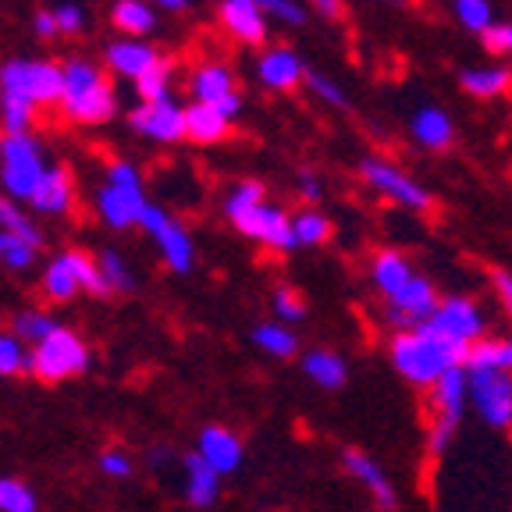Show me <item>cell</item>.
Returning <instances> with one entry per match:
<instances>
[{"label": "cell", "instance_id": "6da1fadb", "mask_svg": "<svg viewBox=\"0 0 512 512\" xmlns=\"http://www.w3.org/2000/svg\"><path fill=\"white\" fill-rule=\"evenodd\" d=\"M367 278L377 303H381V317L388 331L420 328L441 306L438 285L416 271L413 260L399 249H377L367 264Z\"/></svg>", "mask_w": 512, "mask_h": 512}, {"label": "cell", "instance_id": "7a4b0ae2", "mask_svg": "<svg viewBox=\"0 0 512 512\" xmlns=\"http://www.w3.org/2000/svg\"><path fill=\"white\" fill-rule=\"evenodd\" d=\"M470 413L488 431L512 434V363L509 335H488L470 345L463 363Z\"/></svg>", "mask_w": 512, "mask_h": 512}, {"label": "cell", "instance_id": "3957f363", "mask_svg": "<svg viewBox=\"0 0 512 512\" xmlns=\"http://www.w3.org/2000/svg\"><path fill=\"white\" fill-rule=\"evenodd\" d=\"M388 363L392 370L416 392H431L434 384H441L445 377H452L456 370H463L466 363V345L452 342L448 335H441L431 324L406 331H388Z\"/></svg>", "mask_w": 512, "mask_h": 512}, {"label": "cell", "instance_id": "277c9868", "mask_svg": "<svg viewBox=\"0 0 512 512\" xmlns=\"http://www.w3.org/2000/svg\"><path fill=\"white\" fill-rule=\"evenodd\" d=\"M267 189L260 182H239L224 196V217L232 228L274 253H292L296 235H292V214L264 200Z\"/></svg>", "mask_w": 512, "mask_h": 512}, {"label": "cell", "instance_id": "5b68a950", "mask_svg": "<svg viewBox=\"0 0 512 512\" xmlns=\"http://www.w3.org/2000/svg\"><path fill=\"white\" fill-rule=\"evenodd\" d=\"M470 416V395H466V374L456 370L424 395V448L431 459H441L456 441L459 427Z\"/></svg>", "mask_w": 512, "mask_h": 512}, {"label": "cell", "instance_id": "8992f818", "mask_svg": "<svg viewBox=\"0 0 512 512\" xmlns=\"http://www.w3.org/2000/svg\"><path fill=\"white\" fill-rule=\"evenodd\" d=\"M64 114L79 125H100L114 118V89L89 61L64 64Z\"/></svg>", "mask_w": 512, "mask_h": 512}, {"label": "cell", "instance_id": "52a82bcc", "mask_svg": "<svg viewBox=\"0 0 512 512\" xmlns=\"http://www.w3.org/2000/svg\"><path fill=\"white\" fill-rule=\"evenodd\" d=\"M360 178L370 185L374 192H381L384 200L395 203V207L409 210V214H431L434 210V196L424 185L409 178L399 164L384 157H363L360 160Z\"/></svg>", "mask_w": 512, "mask_h": 512}, {"label": "cell", "instance_id": "ba28073f", "mask_svg": "<svg viewBox=\"0 0 512 512\" xmlns=\"http://www.w3.org/2000/svg\"><path fill=\"white\" fill-rule=\"evenodd\" d=\"M89 370V349L75 331L57 328L47 342L32 349V377L43 384H61Z\"/></svg>", "mask_w": 512, "mask_h": 512}, {"label": "cell", "instance_id": "9c48e42d", "mask_svg": "<svg viewBox=\"0 0 512 512\" xmlns=\"http://www.w3.org/2000/svg\"><path fill=\"white\" fill-rule=\"evenodd\" d=\"M0 86L32 104H54L64 100V68L47 61H8L0 64Z\"/></svg>", "mask_w": 512, "mask_h": 512}, {"label": "cell", "instance_id": "30bf717a", "mask_svg": "<svg viewBox=\"0 0 512 512\" xmlns=\"http://www.w3.org/2000/svg\"><path fill=\"white\" fill-rule=\"evenodd\" d=\"M0 160H4V171H0L4 189H8L11 196L32 200V192L40 189L43 175H47L40 146L32 143L29 136H4V143H0Z\"/></svg>", "mask_w": 512, "mask_h": 512}, {"label": "cell", "instance_id": "8fae6325", "mask_svg": "<svg viewBox=\"0 0 512 512\" xmlns=\"http://www.w3.org/2000/svg\"><path fill=\"white\" fill-rule=\"evenodd\" d=\"M342 470L349 473V480H356V484L367 491L370 505H374L377 512H399L402 509L399 484H395L392 473L384 470L370 452H363V448H342Z\"/></svg>", "mask_w": 512, "mask_h": 512}, {"label": "cell", "instance_id": "7c38bea8", "mask_svg": "<svg viewBox=\"0 0 512 512\" xmlns=\"http://www.w3.org/2000/svg\"><path fill=\"white\" fill-rule=\"evenodd\" d=\"M427 324L448 335L452 342L466 345V349L477 345L480 338H488V317H484L477 299L470 296H441V306Z\"/></svg>", "mask_w": 512, "mask_h": 512}, {"label": "cell", "instance_id": "4fadbf2b", "mask_svg": "<svg viewBox=\"0 0 512 512\" xmlns=\"http://www.w3.org/2000/svg\"><path fill=\"white\" fill-rule=\"evenodd\" d=\"M196 456H200L214 473L232 477V473H239L242 459H246V445H242V438L232 431V427L207 424L200 431V438H196Z\"/></svg>", "mask_w": 512, "mask_h": 512}, {"label": "cell", "instance_id": "5bb4252c", "mask_svg": "<svg viewBox=\"0 0 512 512\" xmlns=\"http://www.w3.org/2000/svg\"><path fill=\"white\" fill-rule=\"evenodd\" d=\"M132 128H139L143 136L157 139V143H178L185 139V111L175 100H157V104H143L132 114Z\"/></svg>", "mask_w": 512, "mask_h": 512}, {"label": "cell", "instance_id": "9a60e30c", "mask_svg": "<svg viewBox=\"0 0 512 512\" xmlns=\"http://www.w3.org/2000/svg\"><path fill=\"white\" fill-rule=\"evenodd\" d=\"M96 210L104 217L111 228H132L139 224V214L146 210V200H143V185H114L107 182L96 196Z\"/></svg>", "mask_w": 512, "mask_h": 512}, {"label": "cell", "instance_id": "2e32d148", "mask_svg": "<svg viewBox=\"0 0 512 512\" xmlns=\"http://www.w3.org/2000/svg\"><path fill=\"white\" fill-rule=\"evenodd\" d=\"M221 473H214L196 452L182 456V495L192 509H210L221 498Z\"/></svg>", "mask_w": 512, "mask_h": 512}, {"label": "cell", "instance_id": "e0dca14e", "mask_svg": "<svg viewBox=\"0 0 512 512\" xmlns=\"http://www.w3.org/2000/svg\"><path fill=\"white\" fill-rule=\"evenodd\" d=\"M221 25L232 32L235 40L249 43V47H260L267 40V15L256 8L253 0H221Z\"/></svg>", "mask_w": 512, "mask_h": 512}, {"label": "cell", "instance_id": "ac0fdd59", "mask_svg": "<svg viewBox=\"0 0 512 512\" xmlns=\"http://www.w3.org/2000/svg\"><path fill=\"white\" fill-rule=\"evenodd\" d=\"M299 370H303L306 381L317 384L320 392H338L349 381V363L335 349H306L299 356Z\"/></svg>", "mask_w": 512, "mask_h": 512}, {"label": "cell", "instance_id": "d6986e66", "mask_svg": "<svg viewBox=\"0 0 512 512\" xmlns=\"http://www.w3.org/2000/svg\"><path fill=\"white\" fill-rule=\"evenodd\" d=\"M256 75L267 89H296L299 82H306V68L299 61L296 50L288 47H271L260 64H256Z\"/></svg>", "mask_w": 512, "mask_h": 512}, {"label": "cell", "instance_id": "ffe728a7", "mask_svg": "<svg viewBox=\"0 0 512 512\" xmlns=\"http://www.w3.org/2000/svg\"><path fill=\"white\" fill-rule=\"evenodd\" d=\"M153 239H157L160 256H164V264H168L171 271H175V274H189L192 271V264H196V249H192L189 232H185L175 217H171V214L164 217V221L153 228Z\"/></svg>", "mask_w": 512, "mask_h": 512}, {"label": "cell", "instance_id": "44dd1931", "mask_svg": "<svg viewBox=\"0 0 512 512\" xmlns=\"http://www.w3.org/2000/svg\"><path fill=\"white\" fill-rule=\"evenodd\" d=\"M189 89H192V104H207V107H221L224 100H232L239 93L232 72L224 64H200L192 72Z\"/></svg>", "mask_w": 512, "mask_h": 512}, {"label": "cell", "instance_id": "7402d4cb", "mask_svg": "<svg viewBox=\"0 0 512 512\" xmlns=\"http://www.w3.org/2000/svg\"><path fill=\"white\" fill-rule=\"evenodd\" d=\"M413 139L424 150H448L456 143V128L441 107H424V111L413 114Z\"/></svg>", "mask_w": 512, "mask_h": 512}, {"label": "cell", "instance_id": "603a6c76", "mask_svg": "<svg viewBox=\"0 0 512 512\" xmlns=\"http://www.w3.org/2000/svg\"><path fill=\"white\" fill-rule=\"evenodd\" d=\"M32 210H40V214H64V210L72 207V178L64 168H47L43 175L40 189L32 192Z\"/></svg>", "mask_w": 512, "mask_h": 512}, {"label": "cell", "instance_id": "cb8c5ba5", "mask_svg": "<svg viewBox=\"0 0 512 512\" xmlns=\"http://www.w3.org/2000/svg\"><path fill=\"white\" fill-rule=\"evenodd\" d=\"M253 345L260 352H267V356H274V360H292V356H299V349H303L296 328H288V324H281V320H264V324H256Z\"/></svg>", "mask_w": 512, "mask_h": 512}, {"label": "cell", "instance_id": "d4e9b609", "mask_svg": "<svg viewBox=\"0 0 512 512\" xmlns=\"http://www.w3.org/2000/svg\"><path fill=\"white\" fill-rule=\"evenodd\" d=\"M107 64L128 79H143L150 68L160 64V54L146 43H114V47H107Z\"/></svg>", "mask_w": 512, "mask_h": 512}, {"label": "cell", "instance_id": "484cf974", "mask_svg": "<svg viewBox=\"0 0 512 512\" xmlns=\"http://www.w3.org/2000/svg\"><path fill=\"white\" fill-rule=\"evenodd\" d=\"M185 136L192 143H221L228 136V118L207 104L185 107Z\"/></svg>", "mask_w": 512, "mask_h": 512}, {"label": "cell", "instance_id": "4316f807", "mask_svg": "<svg viewBox=\"0 0 512 512\" xmlns=\"http://www.w3.org/2000/svg\"><path fill=\"white\" fill-rule=\"evenodd\" d=\"M79 292H82L79 274H75L68 253H61L57 260H50L47 271H43V296H47L50 303H68V299H75Z\"/></svg>", "mask_w": 512, "mask_h": 512}, {"label": "cell", "instance_id": "83f0119b", "mask_svg": "<svg viewBox=\"0 0 512 512\" xmlns=\"http://www.w3.org/2000/svg\"><path fill=\"white\" fill-rule=\"evenodd\" d=\"M459 86L470 96H480V100H491V96H502L512 89V72L509 68H466Z\"/></svg>", "mask_w": 512, "mask_h": 512}, {"label": "cell", "instance_id": "f1b7e54d", "mask_svg": "<svg viewBox=\"0 0 512 512\" xmlns=\"http://www.w3.org/2000/svg\"><path fill=\"white\" fill-rule=\"evenodd\" d=\"M292 235H296V246H328L331 235H335V224L320 210L306 207L299 214H292Z\"/></svg>", "mask_w": 512, "mask_h": 512}, {"label": "cell", "instance_id": "f546056e", "mask_svg": "<svg viewBox=\"0 0 512 512\" xmlns=\"http://www.w3.org/2000/svg\"><path fill=\"white\" fill-rule=\"evenodd\" d=\"M32 374V352L22 345L15 331H0V377Z\"/></svg>", "mask_w": 512, "mask_h": 512}, {"label": "cell", "instance_id": "4dcf8cb0", "mask_svg": "<svg viewBox=\"0 0 512 512\" xmlns=\"http://www.w3.org/2000/svg\"><path fill=\"white\" fill-rule=\"evenodd\" d=\"M57 328H61V324H57L47 310H22V313H15V320H11V331H15L18 338H25V342H32V345L47 342Z\"/></svg>", "mask_w": 512, "mask_h": 512}, {"label": "cell", "instance_id": "1f68e13d", "mask_svg": "<svg viewBox=\"0 0 512 512\" xmlns=\"http://www.w3.org/2000/svg\"><path fill=\"white\" fill-rule=\"evenodd\" d=\"M68 260H72L75 274H79V285L82 292H89V296H111V285H107L104 271H100V260H93L89 253H82V249H68Z\"/></svg>", "mask_w": 512, "mask_h": 512}, {"label": "cell", "instance_id": "d6a6232c", "mask_svg": "<svg viewBox=\"0 0 512 512\" xmlns=\"http://www.w3.org/2000/svg\"><path fill=\"white\" fill-rule=\"evenodd\" d=\"M114 25L125 32H132V36H143V32H150L153 25H157V18H153V11L146 8L143 0H118L111 11Z\"/></svg>", "mask_w": 512, "mask_h": 512}, {"label": "cell", "instance_id": "836d02e7", "mask_svg": "<svg viewBox=\"0 0 512 512\" xmlns=\"http://www.w3.org/2000/svg\"><path fill=\"white\" fill-rule=\"evenodd\" d=\"M0 107H4V136H29V125L36 121V111H32V100L15 93L0 96Z\"/></svg>", "mask_w": 512, "mask_h": 512}, {"label": "cell", "instance_id": "e575fe53", "mask_svg": "<svg viewBox=\"0 0 512 512\" xmlns=\"http://www.w3.org/2000/svg\"><path fill=\"white\" fill-rule=\"evenodd\" d=\"M0 232H11V235H18V239L29 242V246L43 249V232L15 207V203L4 200V196H0Z\"/></svg>", "mask_w": 512, "mask_h": 512}, {"label": "cell", "instance_id": "d590c367", "mask_svg": "<svg viewBox=\"0 0 512 512\" xmlns=\"http://www.w3.org/2000/svg\"><path fill=\"white\" fill-rule=\"evenodd\" d=\"M36 491L18 477H0V512H36Z\"/></svg>", "mask_w": 512, "mask_h": 512}, {"label": "cell", "instance_id": "8d00e7d4", "mask_svg": "<svg viewBox=\"0 0 512 512\" xmlns=\"http://www.w3.org/2000/svg\"><path fill=\"white\" fill-rule=\"evenodd\" d=\"M271 306H274V313H278L281 324H288V328H296L299 320L306 317V296L299 292L296 285H278V288H274Z\"/></svg>", "mask_w": 512, "mask_h": 512}, {"label": "cell", "instance_id": "74e56055", "mask_svg": "<svg viewBox=\"0 0 512 512\" xmlns=\"http://www.w3.org/2000/svg\"><path fill=\"white\" fill-rule=\"evenodd\" d=\"M36 253H40V249L29 246L25 239H18V235H11V232H0V264H8L11 271H29Z\"/></svg>", "mask_w": 512, "mask_h": 512}, {"label": "cell", "instance_id": "f35d334b", "mask_svg": "<svg viewBox=\"0 0 512 512\" xmlns=\"http://www.w3.org/2000/svg\"><path fill=\"white\" fill-rule=\"evenodd\" d=\"M456 18H459V25H466V29L477 32V36H484V32L495 25L488 0H456Z\"/></svg>", "mask_w": 512, "mask_h": 512}, {"label": "cell", "instance_id": "ab89813d", "mask_svg": "<svg viewBox=\"0 0 512 512\" xmlns=\"http://www.w3.org/2000/svg\"><path fill=\"white\" fill-rule=\"evenodd\" d=\"M168 79H171V61H164V57H160L157 68H150L143 79H136V89H139V96H143V104L168 100Z\"/></svg>", "mask_w": 512, "mask_h": 512}, {"label": "cell", "instance_id": "60d3db41", "mask_svg": "<svg viewBox=\"0 0 512 512\" xmlns=\"http://www.w3.org/2000/svg\"><path fill=\"white\" fill-rule=\"evenodd\" d=\"M96 260H100V271H104L111 292H132V288H136V278H132V271H128L125 260H121L114 249H104V253L96 256Z\"/></svg>", "mask_w": 512, "mask_h": 512}, {"label": "cell", "instance_id": "b9f144b4", "mask_svg": "<svg viewBox=\"0 0 512 512\" xmlns=\"http://www.w3.org/2000/svg\"><path fill=\"white\" fill-rule=\"evenodd\" d=\"M96 466H100V473H104V477H111V480H128L132 473H136V459L128 456L125 448H118V445L104 448V452H100V459H96Z\"/></svg>", "mask_w": 512, "mask_h": 512}, {"label": "cell", "instance_id": "7bdbcfd3", "mask_svg": "<svg viewBox=\"0 0 512 512\" xmlns=\"http://www.w3.org/2000/svg\"><path fill=\"white\" fill-rule=\"evenodd\" d=\"M253 4L264 11V15L278 18V22H285V25H303L306 22V8L303 4H296V0H253Z\"/></svg>", "mask_w": 512, "mask_h": 512}, {"label": "cell", "instance_id": "ee69618b", "mask_svg": "<svg viewBox=\"0 0 512 512\" xmlns=\"http://www.w3.org/2000/svg\"><path fill=\"white\" fill-rule=\"evenodd\" d=\"M306 86L313 89V93L324 100V104L331 107H349V96L342 93V86L338 82H331L328 75H320V72H306Z\"/></svg>", "mask_w": 512, "mask_h": 512}, {"label": "cell", "instance_id": "f6af8a7d", "mask_svg": "<svg viewBox=\"0 0 512 512\" xmlns=\"http://www.w3.org/2000/svg\"><path fill=\"white\" fill-rule=\"evenodd\" d=\"M480 43H484V50L495 57L509 54L512 57V22H495L484 36H480Z\"/></svg>", "mask_w": 512, "mask_h": 512}, {"label": "cell", "instance_id": "bcb514c9", "mask_svg": "<svg viewBox=\"0 0 512 512\" xmlns=\"http://www.w3.org/2000/svg\"><path fill=\"white\" fill-rule=\"evenodd\" d=\"M491 292L512 320V271H491Z\"/></svg>", "mask_w": 512, "mask_h": 512}, {"label": "cell", "instance_id": "7dc6e473", "mask_svg": "<svg viewBox=\"0 0 512 512\" xmlns=\"http://www.w3.org/2000/svg\"><path fill=\"white\" fill-rule=\"evenodd\" d=\"M57 18V29L61 32H79L82 29V11L75 8V4H61V8L54 11Z\"/></svg>", "mask_w": 512, "mask_h": 512}, {"label": "cell", "instance_id": "c3c4849f", "mask_svg": "<svg viewBox=\"0 0 512 512\" xmlns=\"http://www.w3.org/2000/svg\"><path fill=\"white\" fill-rule=\"evenodd\" d=\"M299 196H303L306 203H317L320 196H324V185H320V178L313 175V171H303V175H299Z\"/></svg>", "mask_w": 512, "mask_h": 512}, {"label": "cell", "instance_id": "681fc988", "mask_svg": "<svg viewBox=\"0 0 512 512\" xmlns=\"http://www.w3.org/2000/svg\"><path fill=\"white\" fill-rule=\"evenodd\" d=\"M107 182H114V185H139V175H136V168H128V164H111V175H107Z\"/></svg>", "mask_w": 512, "mask_h": 512}, {"label": "cell", "instance_id": "f907efd6", "mask_svg": "<svg viewBox=\"0 0 512 512\" xmlns=\"http://www.w3.org/2000/svg\"><path fill=\"white\" fill-rule=\"evenodd\" d=\"M310 4H313V8H317L324 18H331V22L345 18V4H342V0H310Z\"/></svg>", "mask_w": 512, "mask_h": 512}, {"label": "cell", "instance_id": "816d5d0a", "mask_svg": "<svg viewBox=\"0 0 512 512\" xmlns=\"http://www.w3.org/2000/svg\"><path fill=\"white\" fill-rule=\"evenodd\" d=\"M171 452H175V448H164V445L153 448V452H150V470H157V473L168 470V466L175 463V456H171Z\"/></svg>", "mask_w": 512, "mask_h": 512}, {"label": "cell", "instance_id": "f5cc1de1", "mask_svg": "<svg viewBox=\"0 0 512 512\" xmlns=\"http://www.w3.org/2000/svg\"><path fill=\"white\" fill-rule=\"evenodd\" d=\"M36 32H40V36H54V32H61L57 29L54 11H40V15H36Z\"/></svg>", "mask_w": 512, "mask_h": 512}, {"label": "cell", "instance_id": "db71d44e", "mask_svg": "<svg viewBox=\"0 0 512 512\" xmlns=\"http://www.w3.org/2000/svg\"><path fill=\"white\" fill-rule=\"evenodd\" d=\"M157 4H160V8H168V11H182L189 0H157Z\"/></svg>", "mask_w": 512, "mask_h": 512}, {"label": "cell", "instance_id": "11a10c76", "mask_svg": "<svg viewBox=\"0 0 512 512\" xmlns=\"http://www.w3.org/2000/svg\"><path fill=\"white\" fill-rule=\"evenodd\" d=\"M509 363H512V338H509Z\"/></svg>", "mask_w": 512, "mask_h": 512}, {"label": "cell", "instance_id": "9f6ffc18", "mask_svg": "<svg viewBox=\"0 0 512 512\" xmlns=\"http://www.w3.org/2000/svg\"><path fill=\"white\" fill-rule=\"evenodd\" d=\"M509 61H512V57H509Z\"/></svg>", "mask_w": 512, "mask_h": 512}]
</instances>
